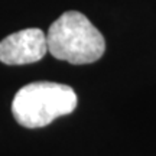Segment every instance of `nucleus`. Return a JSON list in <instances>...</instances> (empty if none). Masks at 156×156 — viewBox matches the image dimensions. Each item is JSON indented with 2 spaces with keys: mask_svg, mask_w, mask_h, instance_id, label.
<instances>
[{
  "mask_svg": "<svg viewBox=\"0 0 156 156\" xmlns=\"http://www.w3.org/2000/svg\"><path fill=\"white\" fill-rule=\"evenodd\" d=\"M46 52V36L38 28L23 29L0 41V61L6 65L34 64L41 61Z\"/></svg>",
  "mask_w": 156,
  "mask_h": 156,
  "instance_id": "obj_3",
  "label": "nucleus"
},
{
  "mask_svg": "<svg viewBox=\"0 0 156 156\" xmlns=\"http://www.w3.org/2000/svg\"><path fill=\"white\" fill-rule=\"evenodd\" d=\"M48 52L51 55L74 65L98 61L106 41L88 17L75 10L62 13L48 29Z\"/></svg>",
  "mask_w": 156,
  "mask_h": 156,
  "instance_id": "obj_1",
  "label": "nucleus"
},
{
  "mask_svg": "<svg viewBox=\"0 0 156 156\" xmlns=\"http://www.w3.org/2000/svg\"><path fill=\"white\" fill-rule=\"evenodd\" d=\"M77 103V94L69 85L36 81L26 84L15 94L12 114L23 127H45L58 117L71 114Z\"/></svg>",
  "mask_w": 156,
  "mask_h": 156,
  "instance_id": "obj_2",
  "label": "nucleus"
}]
</instances>
